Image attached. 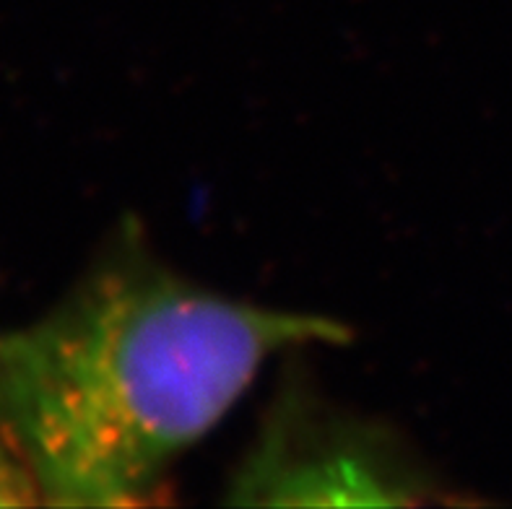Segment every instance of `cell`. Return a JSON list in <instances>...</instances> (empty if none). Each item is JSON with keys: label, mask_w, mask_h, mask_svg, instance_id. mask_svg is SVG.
Here are the masks:
<instances>
[{"label": "cell", "mask_w": 512, "mask_h": 509, "mask_svg": "<svg viewBox=\"0 0 512 509\" xmlns=\"http://www.w3.org/2000/svg\"><path fill=\"white\" fill-rule=\"evenodd\" d=\"M39 499L32 473L13 450L6 434L0 432V507H19Z\"/></svg>", "instance_id": "3957f363"}, {"label": "cell", "mask_w": 512, "mask_h": 509, "mask_svg": "<svg viewBox=\"0 0 512 509\" xmlns=\"http://www.w3.org/2000/svg\"><path fill=\"white\" fill-rule=\"evenodd\" d=\"M349 336L333 317L195 284L125 219L71 297L0 338V432L42 502L162 504L177 460L266 361Z\"/></svg>", "instance_id": "6da1fadb"}, {"label": "cell", "mask_w": 512, "mask_h": 509, "mask_svg": "<svg viewBox=\"0 0 512 509\" xmlns=\"http://www.w3.org/2000/svg\"><path fill=\"white\" fill-rule=\"evenodd\" d=\"M227 502L263 507L455 504L445 478L406 434L325 395L302 369L284 374L253 442L229 476Z\"/></svg>", "instance_id": "7a4b0ae2"}]
</instances>
